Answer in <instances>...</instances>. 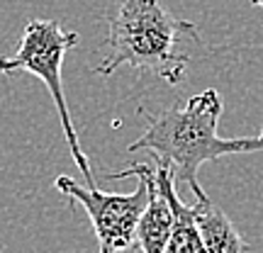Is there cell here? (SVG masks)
I'll return each mask as SVG.
<instances>
[{"instance_id":"cell-2","label":"cell","mask_w":263,"mask_h":253,"mask_svg":"<svg viewBox=\"0 0 263 253\" xmlns=\"http://www.w3.org/2000/svg\"><path fill=\"white\" fill-rule=\"evenodd\" d=\"M185 37L200 42V32L193 22L171 15L161 0H120L95 73L110 75L120 66H132L178 85L188 68V54L180 49Z\"/></svg>"},{"instance_id":"cell-8","label":"cell","mask_w":263,"mask_h":253,"mask_svg":"<svg viewBox=\"0 0 263 253\" xmlns=\"http://www.w3.org/2000/svg\"><path fill=\"white\" fill-rule=\"evenodd\" d=\"M251 5H256V8H263V0H249Z\"/></svg>"},{"instance_id":"cell-5","label":"cell","mask_w":263,"mask_h":253,"mask_svg":"<svg viewBox=\"0 0 263 253\" xmlns=\"http://www.w3.org/2000/svg\"><path fill=\"white\" fill-rule=\"evenodd\" d=\"M134 168L144 173L149 183V202L137 226V246L141 253H166V246L171 241L173 231V209H171L168 197L163 195L159 183L154 178V168L146 163H132Z\"/></svg>"},{"instance_id":"cell-6","label":"cell","mask_w":263,"mask_h":253,"mask_svg":"<svg viewBox=\"0 0 263 253\" xmlns=\"http://www.w3.org/2000/svg\"><path fill=\"white\" fill-rule=\"evenodd\" d=\"M154 178L163 190V195L168 197L171 209H173V231H171V241L166 246V253H207L200 231L193 219V207H188L180 195L176 192V176L168 166L156 163L154 166Z\"/></svg>"},{"instance_id":"cell-3","label":"cell","mask_w":263,"mask_h":253,"mask_svg":"<svg viewBox=\"0 0 263 253\" xmlns=\"http://www.w3.org/2000/svg\"><path fill=\"white\" fill-rule=\"evenodd\" d=\"M78 32L64 29L57 20H29L25 29H22V39L15 54L10 56H0V73L10 75L15 71H27V73L37 75L42 83L47 85L49 95L54 98V105L59 110V120H61V129H64L68 151L73 156L76 166L85 178L88 188H98L90 163L85 151L81 149V141L76 137V127L66 105L64 83H61V66H64L66 54L73 47H78Z\"/></svg>"},{"instance_id":"cell-1","label":"cell","mask_w":263,"mask_h":253,"mask_svg":"<svg viewBox=\"0 0 263 253\" xmlns=\"http://www.w3.org/2000/svg\"><path fill=\"white\" fill-rule=\"evenodd\" d=\"M224 112V103L215 88L193 95L183 107H171L146 114V129L129 144V153L151 151L156 163L173 170L176 180L188 185L195 197L205 190L197 183V170L207 161L222 156L263 151V127L256 137H219L217 124Z\"/></svg>"},{"instance_id":"cell-4","label":"cell","mask_w":263,"mask_h":253,"mask_svg":"<svg viewBox=\"0 0 263 253\" xmlns=\"http://www.w3.org/2000/svg\"><path fill=\"white\" fill-rule=\"evenodd\" d=\"M124 178H137L134 192H103L98 188L81 185L68 176H59L54 180L59 192H64L71 202H78L85 209L98 236L100 253H124L127 248L137 246V226L149 202V183L134 166L107 173V180Z\"/></svg>"},{"instance_id":"cell-7","label":"cell","mask_w":263,"mask_h":253,"mask_svg":"<svg viewBox=\"0 0 263 253\" xmlns=\"http://www.w3.org/2000/svg\"><path fill=\"white\" fill-rule=\"evenodd\" d=\"M193 219L200 231V239L205 244L207 253H246L249 246L232 224V219L215 205L210 202L207 195L197 197L193 205Z\"/></svg>"}]
</instances>
